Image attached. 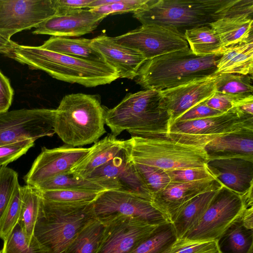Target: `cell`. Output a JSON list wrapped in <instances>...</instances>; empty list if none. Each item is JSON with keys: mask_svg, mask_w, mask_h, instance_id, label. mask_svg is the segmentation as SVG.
Here are the masks:
<instances>
[{"mask_svg": "<svg viewBox=\"0 0 253 253\" xmlns=\"http://www.w3.org/2000/svg\"><path fill=\"white\" fill-rule=\"evenodd\" d=\"M253 14V0H149L133 13V17L142 25L168 26L180 31L209 25L226 17Z\"/></svg>", "mask_w": 253, "mask_h": 253, "instance_id": "cell-1", "label": "cell"}, {"mask_svg": "<svg viewBox=\"0 0 253 253\" xmlns=\"http://www.w3.org/2000/svg\"><path fill=\"white\" fill-rule=\"evenodd\" d=\"M105 124L115 136L126 130L131 137L169 138L170 117L161 91L148 89L128 93L106 109Z\"/></svg>", "mask_w": 253, "mask_h": 253, "instance_id": "cell-2", "label": "cell"}, {"mask_svg": "<svg viewBox=\"0 0 253 253\" xmlns=\"http://www.w3.org/2000/svg\"><path fill=\"white\" fill-rule=\"evenodd\" d=\"M7 56L32 69L42 70L58 80L85 87L109 84L119 78L117 71L106 63L56 53L40 46L17 44Z\"/></svg>", "mask_w": 253, "mask_h": 253, "instance_id": "cell-3", "label": "cell"}, {"mask_svg": "<svg viewBox=\"0 0 253 253\" xmlns=\"http://www.w3.org/2000/svg\"><path fill=\"white\" fill-rule=\"evenodd\" d=\"M221 56H197L189 47L172 51L146 60L134 80L144 89L173 88L215 74Z\"/></svg>", "mask_w": 253, "mask_h": 253, "instance_id": "cell-4", "label": "cell"}, {"mask_svg": "<svg viewBox=\"0 0 253 253\" xmlns=\"http://www.w3.org/2000/svg\"><path fill=\"white\" fill-rule=\"evenodd\" d=\"M106 112L95 95H66L55 109L54 133L72 147L95 143L106 132Z\"/></svg>", "mask_w": 253, "mask_h": 253, "instance_id": "cell-5", "label": "cell"}, {"mask_svg": "<svg viewBox=\"0 0 253 253\" xmlns=\"http://www.w3.org/2000/svg\"><path fill=\"white\" fill-rule=\"evenodd\" d=\"M93 202L67 204L42 198L33 237L45 253H67L80 232L95 218Z\"/></svg>", "mask_w": 253, "mask_h": 253, "instance_id": "cell-6", "label": "cell"}, {"mask_svg": "<svg viewBox=\"0 0 253 253\" xmlns=\"http://www.w3.org/2000/svg\"><path fill=\"white\" fill-rule=\"evenodd\" d=\"M125 147L132 162L165 170L204 167L208 160L204 147L168 138L131 137Z\"/></svg>", "mask_w": 253, "mask_h": 253, "instance_id": "cell-7", "label": "cell"}, {"mask_svg": "<svg viewBox=\"0 0 253 253\" xmlns=\"http://www.w3.org/2000/svg\"><path fill=\"white\" fill-rule=\"evenodd\" d=\"M244 128H253V116L234 107L219 115L175 122L170 126L168 137L184 144L204 147L219 136Z\"/></svg>", "mask_w": 253, "mask_h": 253, "instance_id": "cell-8", "label": "cell"}, {"mask_svg": "<svg viewBox=\"0 0 253 253\" xmlns=\"http://www.w3.org/2000/svg\"><path fill=\"white\" fill-rule=\"evenodd\" d=\"M245 208L240 195L222 186L211 201L197 224L181 239L216 241Z\"/></svg>", "mask_w": 253, "mask_h": 253, "instance_id": "cell-9", "label": "cell"}, {"mask_svg": "<svg viewBox=\"0 0 253 253\" xmlns=\"http://www.w3.org/2000/svg\"><path fill=\"white\" fill-rule=\"evenodd\" d=\"M55 109H22L0 113V146L51 136Z\"/></svg>", "mask_w": 253, "mask_h": 253, "instance_id": "cell-10", "label": "cell"}, {"mask_svg": "<svg viewBox=\"0 0 253 253\" xmlns=\"http://www.w3.org/2000/svg\"><path fill=\"white\" fill-rule=\"evenodd\" d=\"M93 211L101 222L119 215L135 217L154 226L169 222L151 202L118 190L102 192L93 202Z\"/></svg>", "mask_w": 253, "mask_h": 253, "instance_id": "cell-11", "label": "cell"}, {"mask_svg": "<svg viewBox=\"0 0 253 253\" xmlns=\"http://www.w3.org/2000/svg\"><path fill=\"white\" fill-rule=\"evenodd\" d=\"M113 39L116 42L141 53L147 60L189 48L181 31L161 25H142L126 34L113 37Z\"/></svg>", "mask_w": 253, "mask_h": 253, "instance_id": "cell-12", "label": "cell"}, {"mask_svg": "<svg viewBox=\"0 0 253 253\" xmlns=\"http://www.w3.org/2000/svg\"><path fill=\"white\" fill-rule=\"evenodd\" d=\"M56 14L54 0H0V36L10 40Z\"/></svg>", "mask_w": 253, "mask_h": 253, "instance_id": "cell-13", "label": "cell"}, {"mask_svg": "<svg viewBox=\"0 0 253 253\" xmlns=\"http://www.w3.org/2000/svg\"><path fill=\"white\" fill-rule=\"evenodd\" d=\"M101 222L104 228L95 253H129L157 226L125 215Z\"/></svg>", "mask_w": 253, "mask_h": 253, "instance_id": "cell-14", "label": "cell"}, {"mask_svg": "<svg viewBox=\"0 0 253 253\" xmlns=\"http://www.w3.org/2000/svg\"><path fill=\"white\" fill-rule=\"evenodd\" d=\"M90 150L91 147L67 145L52 149L42 147L24 180L26 185L36 187L51 177L70 171Z\"/></svg>", "mask_w": 253, "mask_h": 253, "instance_id": "cell-15", "label": "cell"}, {"mask_svg": "<svg viewBox=\"0 0 253 253\" xmlns=\"http://www.w3.org/2000/svg\"><path fill=\"white\" fill-rule=\"evenodd\" d=\"M217 74L161 90L164 103L170 115V126L187 110L215 93Z\"/></svg>", "mask_w": 253, "mask_h": 253, "instance_id": "cell-16", "label": "cell"}, {"mask_svg": "<svg viewBox=\"0 0 253 253\" xmlns=\"http://www.w3.org/2000/svg\"><path fill=\"white\" fill-rule=\"evenodd\" d=\"M86 177L95 180L114 181L119 185L120 191L130 193L152 202L153 196L139 176L125 146L114 158Z\"/></svg>", "mask_w": 253, "mask_h": 253, "instance_id": "cell-17", "label": "cell"}, {"mask_svg": "<svg viewBox=\"0 0 253 253\" xmlns=\"http://www.w3.org/2000/svg\"><path fill=\"white\" fill-rule=\"evenodd\" d=\"M106 16L88 9H79L55 15L39 24L32 33L52 37H79L95 30Z\"/></svg>", "mask_w": 253, "mask_h": 253, "instance_id": "cell-18", "label": "cell"}, {"mask_svg": "<svg viewBox=\"0 0 253 253\" xmlns=\"http://www.w3.org/2000/svg\"><path fill=\"white\" fill-rule=\"evenodd\" d=\"M222 185L214 178L184 183L170 182L154 194L152 205L172 222L179 209L186 202L202 193L219 189Z\"/></svg>", "mask_w": 253, "mask_h": 253, "instance_id": "cell-19", "label": "cell"}, {"mask_svg": "<svg viewBox=\"0 0 253 253\" xmlns=\"http://www.w3.org/2000/svg\"><path fill=\"white\" fill-rule=\"evenodd\" d=\"M206 166L222 186L241 196L253 188V161L242 158L208 160Z\"/></svg>", "mask_w": 253, "mask_h": 253, "instance_id": "cell-20", "label": "cell"}, {"mask_svg": "<svg viewBox=\"0 0 253 253\" xmlns=\"http://www.w3.org/2000/svg\"><path fill=\"white\" fill-rule=\"evenodd\" d=\"M90 45L102 55L106 64L117 71L121 78L134 79L147 60L141 53L116 42L113 37L106 35L91 39Z\"/></svg>", "mask_w": 253, "mask_h": 253, "instance_id": "cell-21", "label": "cell"}, {"mask_svg": "<svg viewBox=\"0 0 253 253\" xmlns=\"http://www.w3.org/2000/svg\"><path fill=\"white\" fill-rule=\"evenodd\" d=\"M204 149L208 160L242 158L253 161V128L219 136L207 143Z\"/></svg>", "mask_w": 253, "mask_h": 253, "instance_id": "cell-22", "label": "cell"}, {"mask_svg": "<svg viewBox=\"0 0 253 253\" xmlns=\"http://www.w3.org/2000/svg\"><path fill=\"white\" fill-rule=\"evenodd\" d=\"M125 140L117 138L111 133L95 142L87 155L71 169L74 174L83 177L114 158L124 148Z\"/></svg>", "mask_w": 253, "mask_h": 253, "instance_id": "cell-23", "label": "cell"}, {"mask_svg": "<svg viewBox=\"0 0 253 253\" xmlns=\"http://www.w3.org/2000/svg\"><path fill=\"white\" fill-rule=\"evenodd\" d=\"M253 16L241 14L226 17L209 26L218 36L223 48L253 42Z\"/></svg>", "mask_w": 253, "mask_h": 253, "instance_id": "cell-24", "label": "cell"}, {"mask_svg": "<svg viewBox=\"0 0 253 253\" xmlns=\"http://www.w3.org/2000/svg\"><path fill=\"white\" fill-rule=\"evenodd\" d=\"M36 187L41 191L73 190L102 192L110 190H120L119 185L114 182L83 177L70 171L51 177L40 183Z\"/></svg>", "mask_w": 253, "mask_h": 253, "instance_id": "cell-25", "label": "cell"}, {"mask_svg": "<svg viewBox=\"0 0 253 253\" xmlns=\"http://www.w3.org/2000/svg\"><path fill=\"white\" fill-rule=\"evenodd\" d=\"M219 189L200 194L179 209L172 222L178 240L197 224Z\"/></svg>", "mask_w": 253, "mask_h": 253, "instance_id": "cell-26", "label": "cell"}, {"mask_svg": "<svg viewBox=\"0 0 253 253\" xmlns=\"http://www.w3.org/2000/svg\"><path fill=\"white\" fill-rule=\"evenodd\" d=\"M215 73L253 76V42L225 48L217 62Z\"/></svg>", "mask_w": 253, "mask_h": 253, "instance_id": "cell-27", "label": "cell"}, {"mask_svg": "<svg viewBox=\"0 0 253 253\" xmlns=\"http://www.w3.org/2000/svg\"><path fill=\"white\" fill-rule=\"evenodd\" d=\"M90 42L91 39L52 36L40 47L76 58L106 63L102 55L91 46Z\"/></svg>", "mask_w": 253, "mask_h": 253, "instance_id": "cell-28", "label": "cell"}, {"mask_svg": "<svg viewBox=\"0 0 253 253\" xmlns=\"http://www.w3.org/2000/svg\"><path fill=\"white\" fill-rule=\"evenodd\" d=\"M216 242L219 253H253V229L244 226L240 214Z\"/></svg>", "mask_w": 253, "mask_h": 253, "instance_id": "cell-29", "label": "cell"}, {"mask_svg": "<svg viewBox=\"0 0 253 253\" xmlns=\"http://www.w3.org/2000/svg\"><path fill=\"white\" fill-rule=\"evenodd\" d=\"M183 34L190 49L197 56L221 55L224 50L218 36L209 25L188 29Z\"/></svg>", "mask_w": 253, "mask_h": 253, "instance_id": "cell-30", "label": "cell"}, {"mask_svg": "<svg viewBox=\"0 0 253 253\" xmlns=\"http://www.w3.org/2000/svg\"><path fill=\"white\" fill-rule=\"evenodd\" d=\"M21 203L18 224L31 243L42 200V191L37 187L21 186Z\"/></svg>", "mask_w": 253, "mask_h": 253, "instance_id": "cell-31", "label": "cell"}, {"mask_svg": "<svg viewBox=\"0 0 253 253\" xmlns=\"http://www.w3.org/2000/svg\"><path fill=\"white\" fill-rule=\"evenodd\" d=\"M172 222L157 225L129 253H169L177 240Z\"/></svg>", "mask_w": 253, "mask_h": 253, "instance_id": "cell-32", "label": "cell"}, {"mask_svg": "<svg viewBox=\"0 0 253 253\" xmlns=\"http://www.w3.org/2000/svg\"><path fill=\"white\" fill-rule=\"evenodd\" d=\"M253 76L238 74L217 73L215 92L239 98L253 95Z\"/></svg>", "mask_w": 253, "mask_h": 253, "instance_id": "cell-33", "label": "cell"}, {"mask_svg": "<svg viewBox=\"0 0 253 253\" xmlns=\"http://www.w3.org/2000/svg\"><path fill=\"white\" fill-rule=\"evenodd\" d=\"M104 225L95 218L80 232L69 246L67 253H95Z\"/></svg>", "mask_w": 253, "mask_h": 253, "instance_id": "cell-34", "label": "cell"}, {"mask_svg": "<svg viewBox=\"0 0 253 253\" xmlns=\"http://www.w3.org/2000/svg\"><path fill=\"white\" fill-rule=\"evenodd\" d=\"M133 163L139 176L152 196L163 190L170 182L165 170L149 165Z\"/></svg>", "mask_w": 253, "mask_h": 253, "instance_id": "cell-35", "label": "cell"}, {"mask_svg": "<svg viewBox=\"0 0 253 253\" xmlns=\"http://www.w3.org/2000/svg\"><path fill=\"white\" fill-rule=\"evenodd\" d=\"M101 193L73 190H58L42 191V195L43 199L51 202L67 204H81L93 202Z\"/></svg>", "mask_w": 253, "mask_h": 253, "instance_id": "cell-36", "label": "cell"}, {"mask_svg": "<svg viewBox=\"0 0 253 253\" xmlns=\"http://www.w3.org/2000/svg\"><path fill=\"white\" fill-rule=\"evenodd\" d=\"M1 253H45L34 237L30 243L19 224L3 242Z\"/></svg>", "mask_w": 253, "mask_h": 253, "instance_id": "cell-37", "label": "cell"}, {"mask_svg": "<svg viewBox=\"0 0 253 253\" xmlns=\"http://www.w3.org/2000/svg\"><path fill=\"white\" fill-rule=\"evenodd\" d=\"M21 203V186L17 184L10 202L0 221V238L5 242L18 222Z\"/></svg>", "mask_w": 253, "mask_h": 253, "instance_id": "cell-38", "label": "cell"}, {"mask_svg": "<svg viewBox=\"0 0 253 253\" xmlns=\"http://www.w3.org/2000/svg\"><path fill=\"white\" fill-rule=\"evenodd\" d=\"M18 183L17 173L7 167H0V221Z\"/></svg>", "mask_w": 253, "mask_h": 253, "instance_id": "cell-39", "label": "cell"}, {"mask_svg": "<svg viewBox=\"0 0 253 253\" xmlns=\"http://www.w3.org/2000/svg\"><path fill=\"white\" fill-rule=\"evenodd\" d=\"M216 241H192L178 239L169 253H216Z\"/></svg>", "mask_w": 253, "mask_h": 253, "instance_id": "cell-40", "label": "cell"}, {"mask_svg": "<svg viewBox=\"0 0 253 253\" xmlns=\"http://www.w3.org/2000/svg\"><path fill=\"white\" fill-rule=\"evenodd\" d=\"M149 0H118L115 2L88 9L96 13L108 16L110 14L134 13L143 7Z\"/></svg>", "mask_w": 253, "mask_h": 253, "instance_id": "cell-41", "label": "cell"}, {"mask_svg": "<svg viewBox=\"0 0 253 253\" xmlns=\"http://www.w3.org/2000/svg\"><path fill=\"white\" fill-rule=\"evenodd\" d=\"M170 182L184 183L214 178L207 169L204 167L166 170Z\"/></svg>", "mask_w": 253, "mask_h": 253, "instance_id": "cell-42", "label": "cell"}, {"mask_svg": "<svg viewBox=\"0 0 253 253\" xmlns=\"http://www.w3.org/2000/svg\"><path fill=\"white\" fill-rule=\"evenodd\" d=\"M34 142L32 139H26L0 146V167H6L25 154L34 146Z\"/></svg>", "mask_w": 253, "mask_h": 253, "instance_id": "cell-43", "label": "cell"}, {"mask_svg": "<svg viewBox=\"0 0 253 253\" xmlns=\"http://www.w3.org/2000/svg\"><path fill=\"white\" fill-rule=\"evenodd\" d=\"M223 113H224L212 109L207 105L205 101L187 110L177 118L174 123L201 119L219 115Z\"/></svg>", "mask_w": 253, "mask_h": 253, "instance_id": "cell-44", "label": "cell"}, {"mask_svg": "<svg viewBox=\"0 0 253 253\" xmlns=\"http://www.w3.org/2000/svg\"><path fill=\"white\" fill-rule=\"evenodd\" d=\"M239 98H241L215 92L205 103L210 107L225 113L233 108L236 101Z\"/></svg>", "mask_w": 253, "mask_h": 253, "instance_id": "cell-45", "label": "cell"}, {"mask_svg": "<svg viewBox=\"0 0 253 253\" xmlns=\"http://www.w3.org/2000/svg\"><path fill=\"white\" fill-rule=\"evenodd\" d=\"M13 93L9 79L0 70V113L8 111L12 103Z\"/></svg>", "mask_w": 253, "mask_h": 253, "instance_id": "cell-46", "label": "cell"}, {"mask_svg": "<svg viewBox=\"0 0 253 253\" xmlns=\"http://www.w3.org/2000/svg\"><path fill=\"white\" fill-rule=\"evenodd\" d=\"M93 0H54L56 14H62L82 9H87Z\"/></svg>", "mask_w": 253, "mask_h": 253, "instance_id": "cell-47", "label": "cell"}, {"mask_svg": "<svg viewBox=\"0 0 253 253\" xmlns=\"http://www.w3.org/2000/svg\"><path fill=\"white\" fill-rule=\"evenodd\" d=\"M234 107L245 114L253 116V95H251L237 99Z\"/></svg>", "mask_w": 253, "mask_h": 253, "instance_id": "cell-48", "label": "cell"}, {"mask_svg": "<svg viewBox=\"0 0 253 253\" xmlns=\"http://www.w3.org/2000/svg\"><path fill=\"white\" fill-rule=\"evenodd\" d=\"M240 216L244 226L249 229H253V207L245 208Z\"/></svg>", "mask_w": 253, "mask_h": 253, "instance_id": "cell-49", "label": "cell"}, {"mask_svg": "<svg viewBox=\"0 0 253 253\" xmlns=\"http://www.w3.org/2000/svg\"><path fill=\"white\" fill-rule=\"evenodd\" d=\"M17 44L11 40H7L0 36V53L7 56Z\"/></svg>", "mask_w": 253, "mask_h": 253, "instance_id": "cell-50", "label": "cell"}, {"mask_svg": "<svg viewBox=\"0 0 253 253\" xmlns=\"http://www.w3.org/2000/svg\"><path fill=\"white\" fill-rule=\"evenodd\" d=\"M118 0H93L87 9H91L115 2Z\"/></svg>", "mask_w": 253, "mask_h": 253, "instance_id": "cell-51", "label": "cell"}, {"mask_svg": "<svg viewBox=\"0 0 253 253\" xmlns=\"http://www.w3.org/2000/svg\"><path fill=\"white\" fill-rule=\"evenodd\" d=\"M219 253V252H217V253Z\"/></svg>", "mask_w": 253, "mask_h": 253, "instance_id": "cell-52", "label": "cell"}, {"mask_svg": "<svg viewBox=\"0 0 253 253\" xmlns=\"http://www.w3.org/2000/svg\"><path fill=\"white\" fill-rule=\"evenodd\" d=\"M0 253H1V251H0Z\"/></svg>", "mask_w": 253, "mask_h": 253, "instance_id": "cell-53", "label": "cell"}]
</instances>
